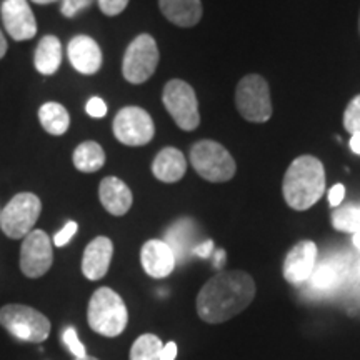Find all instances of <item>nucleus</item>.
<instances>
[{
    "label": "nucleus",
    "instance_id": "1",
    "mask_svg": "<svg viewBox=\"0 0 360 360\" xmlns=\"http://www.w3.org/2000/svg\"><path fill=\"white\" fill-rule=\"evenodd\" d=\"M254 278L242 270L220 272L202 287L197 295V314L207 323L231 321L249 307L254 300Z\"/></svg>",
    "mask_w": 360,
    "mask_h": 360
},
{
    "label": "nucleus",
    "instance_id": "2",
    "mask_svg": "<svg viewBox=\"0 0 360 360\" xmlns=\"http://www.w3.org/2000/svg\"><path fill=\"white\" fill-rule=\"evenodd\" d=\"M326 191V169L314 155H300L287 169L282 193L294 210H307L317 204Z\"/></svg>",
    "mask_w": 360,
    "mask_h": 360
},
{
    "label": "nucleus",
    "instance_id": "3",
    "mask_svg": "<svg viewBox=\"0 0 360 360\" xmlns=\"http://www.w3.org/2000/svg\"><path fill=\"white\" fill-rule=\"evenodd\" d=\"M87 321L94 332L103 337H117L125 330L129 312L122 297L109 287H101L90 297Z\"/></svg>",
    "mask_w": 360,
    "mask_h": 360
},
{
    "label": "nucleus",
    "instance_id": "4",
    "mask_svg": "<svg viewBox=\"0 0 360 360\" xmlns=\"http://www.w3.org/2000/svg\"><path fill=\"white\" fill-rule=\"evenodd\" d=\"M191 164L202 179L209 182H229L237 165L231 152L215 141H199L191 148Z\"/></svg>",
    "mask_w": 360,
    "mask_h": 360
},
{
    "label": "nucleus",
    "instance_id": "5",
    "mask_svg": "<svg viewBox=\"0 0 360 360\" xmlns=\"http://www.w3.org/2000/svg\"><path fill=\"white\" fill-rule=\"evenodd\" d=\"M0 326L15 339L40 344L51 334V322L29 305L8 304L0 309Z\"/></svg>",
    "mask_w": 360,
    "mask_h": 360
},
{
    "label": "nucleus",
    "instance_id": "6",
    "mask_svg": "<svg viewBox=\"0 0 360 360\" xmlns=\"http://www.w3.org/2000/svg\"><path fill=\"white\" fill-rule=\"evenodd\" d=\"M236 105L238 114L254 124H262L272 117V102L267 80L259 74L245 75L237 85Z\"/></svg>",
    "mask_w": 360,
    "mask_h": 360
},
{
    "label": "nucleus",
    "instance_id": "7",
    "mask_svg": "<svg viewBox=\"0 0 360 360\" xmlns=\"http://www.w3.org/2000/svg\"><path fill=\"white\" fill-rule=\"evenodd\" d=\"M42 212V202L35 193L22 192L0 212V229L8 238H24L34 231V225Z\"/></svg>",
    "mask_w": 360,
    "mask_h": 360
},
{
    "label": "nucleus",
    "instance_id": "8",
    "mask_svg": "<svg viewBox=\"0 0 360 360\" xmlns=\"http://www.w3.org/2000/svg\"><path fill=\"white\" fill-rule=\"evenodd\" d=\"M159 47L155 39L148 34L137 35L124 53L122 74L130 84H143L155 74L159 65Z\"/></svg>",
    "mask_w": 360,
    "mask_h": 360
},
{
    "label": "nucleus",
    "instance_id": "9",
    "mask_svg": "<svg viewBox=\"0 0 360 360\" xmlns=\"http://www.w3.org/2000/svg\"><path fill=\"white\" fill-rule=\"evenodd\" d=\"M162 102L180 129L191 132L199 127V101H197L195 90L187 82L180 79L169 80L162 94Z\"/></svg>",
    "mask_w": 360,
    "mask_h": 360
},
{
    "label": "nucleus",
    "instance_id": "10",
    "mask_svg": "<svg viewBox=\"0 0 360 360\" xmlns=\"http://www.w3.org/2000/svg\"><path fill=\"white\" fill-rule=\"evenodd\" d=\"M154 120L141 107L129 105L119 110L114 119V135L120 143L129 147L146 146L154 139Z\"/></svg>",
    "mask_w": 360,
    "mask_h": 360
},
{
    "label": "nucleus",
    "instance_id": "11",
    "mask_svg": "<svg viewBox=\"0 0 360 360\" xmlns=\"http://www.w3.org/2000/svg\"><path fill=\"white\" fill-rule=\"evenodd\" d=\"M53 262L52 240L44 231L27 233L20 249L22 274L29 278H39L49 272Z\"/></svg>",
    "mask_w": 360,
    "mask_h": 360
},
{
    "label": "nucleus",
    "instance_id": "12",
    "mask_svg": "<svg viewBox=\"0 0 360 360\" xmlns=\"http://www.w3.org/2000/svg\"><path fill=\"white\" fill-rule=\"evenodd\" d=\"M4 27L13 40H30L37 34V22L27 0H6L0 7Z\"/></svg>",
    "mask_w": 360,
    "mask_h": 360
},
{
    "label": "nucleus",
    "instance_id": "13",
    "mask_svg": "<svg viewBox=\"0 0 360 360\" xmlns=\"http://www.w3.org/2000/svg\"><path fill=\"white\" fill-rule=\"evenodd\" d=\"M67 56L72 67L84 75H94L102 67V51L89 35H75L67 45Z\"/></svg>",
    "mask_w": 360,
    "mask_h": 360
},
{
    "label": "nucleus",
    "instance_id": "14",
    "mask_svg": "<svg viewBox=\"0 0 360 360\" xmlns=\"http://www.w3.org/2000/svg\"><path fill=\"white\" fill-rule=\"evenodd\" d=\"M317 262V245L310 240L299 242L287 254L283 262V277L290 283H302L309 281Z\"/></svg>",
    "mask_w": 360,
    "mask_h": 360
},
{
    "label": "nucleus",
    "instance_id": "15",
    "mask_svg": "<svg viewBox=\"0 0 360 360\" xmlns=\"http://www.w3.org/2000/svg\"><path fill=\"white\" fill-rule=\"evenodd\" d=\"M141 262L147 276L154 278H164L172 274L175 269V255L164 240H148L141 250Z\"/></svg>",
    "mask_w": 360,
    "mask_h": 360
},
{
    "label": "nucleus",
    "instance_id": "16",
    "mask_svg": "<svg viewBox=\"0 0 360 360\" xmlns=\"http://www.w3.org/2000/svg\"><path fill=\"white\" fill-rule=\"evenodd\" d=\"M114 244L110 238L97 237L85 247L82 257V272L89 281H101L109 272Z\"/></svg>",
    "mask_w": 360,
    "mask_h": 360
},
{
    "label": "nucleus",
    "instance_id": "17",
    "mask_svg": "<svg viewBox=\"0 0 360 360\" xmlns=\"http://www.w3.org/2000/svg\"><path fill=\"white\" fill-rule=\"evenodd\" d=\"M98 199L107 212L120 217L125 215L132 207L134 197L127 184L117 177H105L98 187Z\"/></svg>",
    "mask_w": 360,
    "mask_h": 360
},
{
    "label": "nucleus",
    "instance_id": "18",
    "mask_svg": "<svg viewBox=\"0 0 360 360\" xmlns=\"http://www.w3.org/2000/svg\"><path fill=\"white\" fill-rule=\"evenodd\" d=\"M152 172L160 182L174 184L179 182L187 172L186 155L175 147L162 148L152 162Z\"/></svg>",
    "mask_w": 360,
    "mask_h": 360
},
{
    "label": "nucleus",
    "instance_id": "19",
    "mask_svg": "<svg viewBox=\"0 0 360 360\" xmlns=\"http://www.w3.org/2000/svg\"><path fill=\"white\" fill-rule=\"evenodd\" d=\"M160 12L177 27H193L202 19L204 7L200 0H159Z\"/></svg>",
    "mask_w": 360,
    "mask_h": 360
},
{
    "label": "nucleus",
    "instance_id": "20",
    "mask_svg": "<svg viewBox=\"0 0 360 360\" xmlns=\"http://www.w3.org/2000/svg\"><path fill=\"white\" fill-rule=\"evenodd\" d=\"M34 64L42 75H53L62 64V44L56 35H45L35 49Z\"/></svg>",
    "mask_w": 360,
    "mask_h": 360
},
{
    "label": "nucleus",
    "instance_id": "21",
    "mask_svg": "<svg viewBox=\"0 0 360 360\" xmlns=\"http://www.w3.org/2000/svg\"><path fill=\"white\" fill-rule=\"evenodd\" d=\"M72 160H74L75 169L80 170V172L92 174L103 167V164H105V152H103V148L97 142L87 141L75 148Z\"/></svg>",
    "mask_w": 360,
    "mask_h": 360
},
{
    "label": "nucleus",
    "instance_id": "22",
    "mask_svg": "<svg viewBox=\"0 0 360 360\" xmlns=\"http://www.w3.org/2000/svg\"><path fill=\"white\" fill-rule=\"evenodd\" d=\"M39 120L51 135H64L70 125V115L62 103L47 102L39 109Z\"/></svg>",
    "mask_w": 360,
    "mask_h": 360
},
{
    "label": "nucleus",
    "instance_id": "23",
    "mask_svg": "<svg viewBox=\"0 0 360 360\" xmlns=\"http://www.w3.org/2000/svg\"><path fill=\"white\" fill-rule=\"evenodd\" d=\"M193 238V220L191 219H182L179 222H175L172 227L167 231L165 236V244L172 249L175 260L184 259L186 254L191 249V242Z\"/></svg>",
    "mask_w": 360,
    "mask_h": 360
},
{
    "label": "nucleus",
    "instance_id": "24",
    "mask_svg": "<svg viewBox=\"0 0 360 360\" xmlns=\"http://www.w3.org/2000/svg\"><path fill=\"white\" fill-rule=\"evenodd\" d=\"M332 225L340 232L359 233L360 232V204H349L335 207L332 214Z\"/></svg>",
    "mask_w": 360,
    "mask_h": 360
},
{
    "label": "nucleus",
    "instance_id": "25",
    "mask_svg": "<svg viewBox=\"0 0 360 360\" xmlns=\"http://www.w3.org/2000/svg\"><path fill=\"white\" fill-rule=\"evenodd\" d=\"M162 340L154 334H143L134 342L130 349V360H160Z\"/></svg>",
    "mask_w": 360,
    "mask_h": 360
},
{
    "label": "nucleus",
    "instance_id": "26",
    "mask_svg": "<svg viewBox=\"0 0 360 360\" xmlns=\"http://www.w3.org/2000/svg\"><path fill=\"white\" fill-rule=\"evenodd\" d=\"M310 282L314 289L319 290H332L339 285L340 274L334 264H321L319 267H314V272L310 274Z\"/></svg>",
    "mask_w": 360,
    "mask_h": 360
},
{
    "label": "nucleus",
    "instance_id": "27",
    "mask_svg": "<svg viewBox=\"0 0 360 360\" xmlns=\"http://www.w3.org/2000/svg\"><path fill=\"white\" fill-rule=\"evenodd\" d=\"M344 127L349 134H360V96L349 102L344 112Z\"/></svg>",
    "mask_w": 360,
    "mask_h": 360
},
{
    "label": "nucleus",
    "instance_id": "28",
    "mask_svg": "<svg viewBox=\"0 0 360 360\" xmlns=\"http://www.w3.org/2000/svg\"><path fill=\"white\" fill-rule=\"evenodd\" d=\"M64 342H65L67 347H69L70 352L75 355V359H84V357H87V354H85V347L82 345V342L79 340L77 332H75L74 327L65 328V332H64Z\"/></svg>",
    "mask_w": 360,
    "mask_h": 360
},
{
    "label": "nucleus",
    "instance_id": "29",
    "mask_svg": "<svg viewBox=\"0 0 360 360\" xmlns=\"http://www.w3.org/2000/svg\"><path fill=\"white\" fill-rule=\"evenodd\" d=\"M94 4V0H62L60 12L67 19L75 17L80 11H85Z\"/></svg>",
    "mask_w": 360,
    "mask_h": 360
},
{
    "label": "nucleus",
    "instance_id": "30",
    "mask_svg": "<svg viewBox=\"0 0 360 360\" xmlns=\"http://www.w3.org/2000/svg\"><path fill=\"white\" fill-rule=\"evenodd\" d=\"M101 11L105 13V15L114 17L119 15L125 11V7L129 6V0H97Z\"/></svg>",
    "mask_w": 360,
    "mask_h": 360
},
{
    "label": "nucleus",
    "instance_id": "31",
    "mask_svg": "<svg viewBox=\"0 0 360 360\" xmlns=\"http://www.w3.org/2000/svg\"><path fill=\"white\" fill-rule=\"evenodd\" d=\"M75 232H77V224H75L74 220H70V222H67L64 225V229H62V231H58L56 233V237H53V244H56L57 247L67 245L72 240V237L75 236Z\"/></svg>",
    "mask_w": 360,
    "mask_h": 360
},
{
    "label": "nucleus",
    "instance_id": "32",
    "mask_svg": "<svg viewBox=\"0 0 360 360\" xmlns=\"http://www.w3.org/2000/svg\"><path fill=\"white\" fill-rule=\"evenodd\" d=\"M85 110H87V114L90 117H94V119H102V117H105L107 114V105L101 97H92L87 102V105H85Z\"/></svg>",
    "mask_w": 360,
    "mask_h": 360
},
{
    "label": "nucleus",
    "instance_id": "33",
    "mask_svg": "<svg viewBox=\"0 0 360 360\" xmlns=\"http://www.w3.org/2000/svg\"><path fill=\"white\" fill-rule=\"evenodd\" d=\"M344 197H345V187L342 186V184H335V186L328 191V204L332 207H340Z\"/></svg>",
    "mask_w": 360,
    "mask_h": 360
},
{
    "label": "nucleus",
    "instance_id": "34",
    "mask_svg": "<svg viewBox=\"0 0 360 360\" xmlns=\"http://www.w3.org/2000/svg\"><path fill=\"white\" fill-rule=\"evenodd\" d=\"M192 252L195 255H199V257H204V259L210 257V254L214 252V242L212 240H205L204 244H199V245L193 247Z\"/></svg>",
    "mask_w": 360,
    "mask_h": 360
},
{
    "label": "nucleus",
    "instance_id": "35",
    "mask_svg": "<svg viewBox=\"0 0 360 360\" xmlns=\"http://www.w3.org/2000/svg\"><path fill=\"white\" fill-rule=\"evenodd\" d=\"M175 357H177V345L174 342H169L160 350V360H175Z\"/></svg>",
    "mask_w": 360,
    "mask_h": 360
},
{
    "label": "nucleus",
    "instance_id": "36",
    "mask_svg": "<svg viewBox=\"0 0 360 360\" xmlns=\"http://www.w3.org/2000/svg\"><path fill=\"white\" fill-rule=\"evenodd\" d=\"M350 148H352L354 154L360 155V134H352V137H350Z\"/></svg>",
    "mask_w": 360,
    "mask_h": 360
},
{
    "label": "nucleus",
    "instance_id": "37",
    "mask_svg": "<svg viewBox=\"0 0 360 360\" xmlns=\"http://www.w3.org/2000/svg\"><path fill=\"white\" fill-rule=\"evenodd\" d=\"M224 260H225V252L224 250L215 252V267H219V269L222 267Z\"/></svg>",
    "mask_w": 360,
    "mask_h": 360
},
{
    "label": "nucleus",
    "instance_id": "38",
    "mask_svg": "<svg viewBox=\"0 0 360 360\" xmlns=\"http://www.w3.org/2000/svg\"><path fill=\"white\" fill-rule=\"evenodd\" d=\"M6 52H7V40L4 37V34L0 32V58L6 56Z\"/></svg>",
    "mask_w": 360,
    "mask_h": 360
},
{
    "label": "nucleus",
    "instance_id": "39",
    "mask_svg": "<svg viewBox=\"0 0 360 360\" xmlns=\"http://www.w3.org/2000/svg\"><path fill=\"white\" fill-rule=\"evenodd\" d=\"M34 4H39V6H47V4H53L57 2V0H32Z\"/></svg>",
    "mask_w": 360,
    "mask_h": 360
},
{
    "label": "nucleus",
    "instance_id": "40",
    "mask_svg": "<svg viewBox=\"0 0 360 360\" xmlns=\"http://www.w3.org/2000/svg\"><path fill=\"white\" fill-rule=\"evenodd\" d=\"M354 245L360 250V232L359 233H354Z\"/></svg>",
    "mask_w": 360,
    "mask_h": 360
},
{
    "label": "nucleus",
    "instance_id": "41",
    "mask_svg": "<svg viewBox=\"0 0 360 360\" xmlns=\"http://www.w3.org/2000/svg\"><path fill=\"white\" fill-rule=\"evenodd\" d=\"M75 360H98V359H94V357H84V359H75Z\"/></svg>",
    "mask_w": 360,
    "mask_h": 360
},
{
    "label": "nucleus",
    "instance_id": "42",
    "mask_svg": "<svg viewBox=\"0 0 360 360\" xmlns=\"http://www.w3.org/2000/svg\"><path fill=\"white\" fill-rule=\"evenodd\" d=\"M359 30H360V17H359Z\"/></svg>",
    "mask_w": 360,
    "mask_h": 360
}]
</instances>
